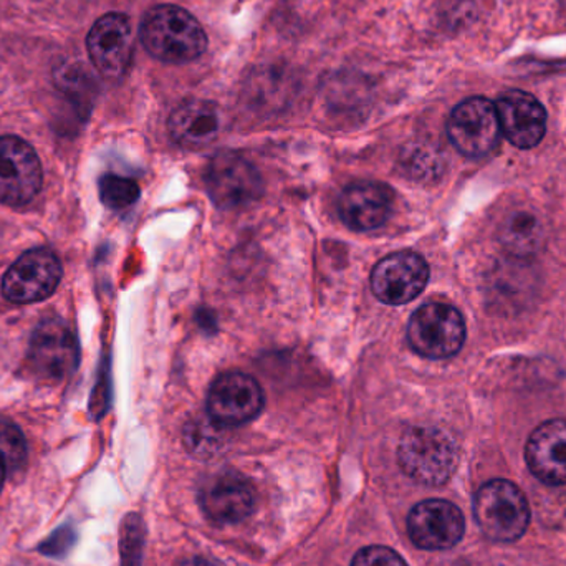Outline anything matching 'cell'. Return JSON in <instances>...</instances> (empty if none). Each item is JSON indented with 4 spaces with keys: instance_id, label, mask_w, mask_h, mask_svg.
Instances as JSON below:
<instances>
[{
    "instance_id": "1",
    "label": "cell",
    "mask_w": 566,
    "mask_h": 566,
    "mask_svg": "<svg viewBox=\"0 0 566 566\" xmlns=\"http://www.w3.org/2000/svg\"><path fill=\"white\" fill-rule=\"evenodd\" d=\"M139 39L149 55L159 62H195L208 49V35L195 15L182 7L163 3L146 12Z\"/></svg>"
},
{
    "instance_id": "2",
    "label": "cell",
    "mask_w": 566,
    "mask_h": 566,
    "mask_svg": "<svg viewBox=\"0 0 566 566\" xmlns=\"http://www.w3.org/2000/svg\"><path fill=\"white\" fill-rule=\"evenodd\" d=\"M402 472L422 485L446 484L459 464V449L454 439L438 428L408 429L398 448Z\"/></svg>"
},
{
    "instance_id": "3",
    "label": "cell",
    "mask_w": 566,
    "mask_h": 566,
    "mask_svg": "<svg viewBox=\"0 0 566 566\" xmlns=\"http://www.w3.org/2000/svg\"><path fill=\"white\" fill-rule=\"evenodd\" d=\"M474 515L485 537L511 544L524 537L531 524V507L524 492L504 479H495L479 489Z\"/></svg>"
},
{
    "instance_id": "4",
    "label": "cell",
    "mask_w": 566,
    "mask_h": 566,
    "mask_svg": "<svg viewBox=\"0 0 566 566\" xmlns=\"http://www.w3.org/2000/svg\"><path fill=\"white\" fill-rule=\"evenodd\" d=\"M408 342L424 358H451L464 345V318L458 308L448 303L422 305L409 319Z\"/></svg>"
},
{
    "instance_id": "5",
    "label": "cell",
    "mask_w": 566,
    "mask_h": 566,
    "mask_svg": "<svg viewBox=\"0 0 566 566\" xmlns=\"http://www.w3.org/2000/svg\"><path fill=\"white\" fill-rule=\"evenodd\" d=\"M206 189L221 209L254 205L264 192L261 172L244 156L234 151L216 155L206 169Z\"/></svg>"
},
{
    "instance_id": "6",
    "label": "cell",
    "mask_w": 566,
    "mask_h": 566,
    "mask_svg": "<svg viewBox=\"0 0 566 566\" xmlns=\"http://www.w3.org/2000/svg\"><path fill=\"white\" fill-rule=\"evenodd\" d=\"M501 133L495 103L484 96L464 99L449 116V139L468 158L489 155L497 146Z\"/></svg>"
},
{
    "instance_id": "7",
    "label": "cell",
    "mask_w": 566,
    "mask_h": 566,
    "mask_svg": "<svg viewBox=\"0 0 566 566\" xmlns=\"http://www.w3.org/2000/svg\"><path fill=\"white\" fill-rule=\"evenodd\" d=\"M27 363L36 378L63 381L78 365V345L72 329L59 319L40 323L30 339Z\"/></svg>"
},
{
    "instance_id": "8",
    "label": "cell",
    "mask_w": 566,
    "mask_h": 566,
    "mask_svg": "<svg viewBox=\"0 0 566 566\" xmlns=\"http://www.w3.org/2000/svg\"><path fill=\"white\" fill-rule=\"evenodd\" d=\"M264 402V391L252 376L226 373L209 389L208 416L221 428H235L258 418Z\"/></svg>"
},
{
    "instance_id": "9",
    "label": "cell",
    "mask_w": 566,
    "mask_h": 566,
    "mask_svg": "<svg viewBox=\"0 0 566 566\" xmlns=\"http://www.w3.org/2000/svg\"><path fill=\"white\" fill-rule=\"evenodd\" d=\"M86 50L99 75L109 80L125 76L135 50L129 17L119 12L99 17L86 36Z\"/></svg>"
},
{
    "instance_id": "10",
    "label": "cell",
    "mask_w": 566,
    "mask_h": 566,
    "mask_svg": "<svg viewBox=\"0 0 566 566\" xmlns=\"http://www.w3.org/2000/svg\"><path fill=\"white\" fill-rule=\"evenodd\" d=\"M40 188L42 165L35 149L17 136H0V202L27 205Z\"/></svg>"
},
{
    "instance_id": "11",
    "label": "cell",
    "mask_w": 566,
    "mask_h": 566,
    "mask_svg": "<svg viewBox=\"0 0 566 566\" xmlns=\"http://www.w3.org/2000/svg\"><path fill=\"white\" fill-rule=\"evenodd\" d=\"M62 281V265L49 249H32L7 271L2 293L12 303H33L45 300Z\"/></svg>"
},
{
    "instance_id": "12",
    "label": "cell",
    "mask_w": 566,
    "mask_h": 566,
    "mask_svg": "<svg viewBox=\"0 0 566 566\" xmlns=\"http://www.w3.org/2000/svg\"><path fill=\"white\" fill-rule=\"evenodd\" d=\"M429 282V265L416 252L402 251L381 259L371 272V290L386 305L412 302Z\"/></svg>"
},
{
    "instance_id": "13",
    "label": "cell",
    "mask_w": 566,
    "mask_h": 566,
    "mask_svg": "<svg viewBox=\"0 0 566 566\" xmlns=\"http://www.w3.org/2000/svg\"><path fill=\"white\" fill-rule=\"evenodd\" d=\"M464 531L462 512L441 499L421 502L408 517L409 537L422 551H449L461 542Z\"/></svg>"
},
{
    "instance_id": "14",
    "label": "cell",
    "mask_w": 566,
    "mask_h": 566,
    "mask_svg": "<svg viewBox=\"0 0 566 566\" xmlns=\"http://www.w3.org/2000/svg\"><path fill=\"white\" fill-rule=\"evenodd\" d=\"M501 132L521 149L534 148L544 139L547 112L531 93L511 90L495 103Z\"/></svg>"
},
{
    "instance_id": "15",
    "label": "cell",
    "mask_w": 566,
    "mask_h": 566,
    "mask_svg": "<svg viewBox=\"0 0 566 566\" xmlns=\"http://www.w3.org/2000/svg\"><path fill=\"white\" fill-rule=\"evenodd\" d=\"M392 201L395 192L385 182H353L339 196V218L353 231H373L388 221Z\"/></svg>"
},
{
    "instance_id": "16",
    "label": "cell",
    "mask_w": 566,
    "mask_h": 566,
    "mask_svg": "<svg viewBox=\"0 0 566 566\" xmlns=\"http://www.w3.org/2000/svg\"><path fill=\"white\" fill-rule=\"evenodd\" d=\"M532 474L547 485L566 484V421L552 419L532 432L525 449Z\"/></svg>"
},
{
    "instance_id": "17",
    "label": "cell",
    "mask_w": 566,
    "mask_h": 566,
    "mask_svg": "<svg viewBox=\"0 0 566 566\" xmlns=\"http://www.w3.org/2000/svg\"><path fill=\"white\" fill-rule=\"evenodd\" d=\"M221 119L214 103L189 99L169 116L168 129L172 142L186 149L211 145L219 135Z\"/></svg>"
},
{
    "instance_id": "18",
    "label": "cell",
    "mask_w": 566,
    "mask_h": 566,
    "mask_svg": "<svg viewBox=\"0 0 566 566\" xmlns=\"http://www.w3.org/2000/svg\"><path fill=\"white\" fill-rule=\"evenodd\" d=\"M201 505L216 524H239L254 512L255 494L244 479L224 475L202 491Z\"/></svg>"
},
{
    "instance_id": "19",
    "label": "cell",
    "mask_w": 566,
    "mask_h": 566,
    "mask_svg": "<svg viewBox=\"0 0 566 566\" xmlns=\"http://www.w3.org/2000/svg\"><path fill=\"white\" fill-rule=\"evenodd\" d=\"M544 222L531 211H521L505 219L501 228V241L509 254L515 258H531L544 244Z\"/></svg>"
},
{
    "instance_id": "20",
    "label": "cell",
    "mask_w": 566,
    "mask_h": 566,
    "mask_svg": "<svg viewBox=\"0 0 566 566\" xmlns=\"http://www.w3.org/2000/svg\"><path fill=\"white\" fill-rule=\"evenodd\" d=\"M99 199L106 208L123 211L139 199L138 182L123 176L106 175L99 179Z\"/></svg>"
},
{
    "instance_id": "21",
    "label": "cell",
    "mask_w": 566,
    "mask_h": 566,
    "mask_svg": "<svg viewBox=\"0 0 566 566\" xmlns=\"http://www.w3.org/2000/svg\"><path fill=\"white\" fill-rule=\"evenodd\" d=\"M401 168L415 179L438 178L442 171V161L434 149L415 146L401 155Z\"/></svg>"
},
{
    "instance_id": "22",
    "label": "cell",
    "mask_w": 566,
    "mask_h": 566,
    "mask_svg": "<svg viewBox=\"0 0 566 566\" xmlns=\"http://www.w3.org/2000/svg\"><path fill=\"white\" fill-rule=\"evenodd\" d=\"M0 454L6 459L7 469L17 471L25 461V442L15 426L0 422Z\"/></svg>"
},
{
    "instance_id": "23",
    "label": "cell",
    "mask_w": 566,
    "mask_h": 566,
    "mask_svg": "<svg viewBox=\"0 0 566 566\" xmlns=\"http://www.w3.org/2000/svg\"><path fill=\"white\" fill-rule=\"evenodd\" d=\"M352 566H408V564L391 548L366 547L355 555Z\"/></svg>"
},
{
    "instance_id": "24",
    "label": "cell",
    "mask_w": 566,
    "mask_h": 566,
    "mask_svg": "<svg viewBox=\"0 0 566 566\" xmlns=\"http://www.w3.org/2000/svg\"><path fill=\"white\" fill-rule=\"evenodd\" d=\"M178 566H219L214 562L208 560V558L192 557L188 560H182Z\"/></svg>"
},
{
    "instance_id": "25",
    "label": "cell",
    "mask_w": 566,
    "mask_h": 566,
    "mask_svg": "<svg viewBox=\"0 0 566 566\" xmlns=\"http://www.w3.org/2000/svg\"><path fill=\"white\" fill-rule=\"evenodd\" d=\"M7 472H9V469H7L6 459L0 454V491H2L3 482H6Z\"/></svg>"
}]
</instances>
